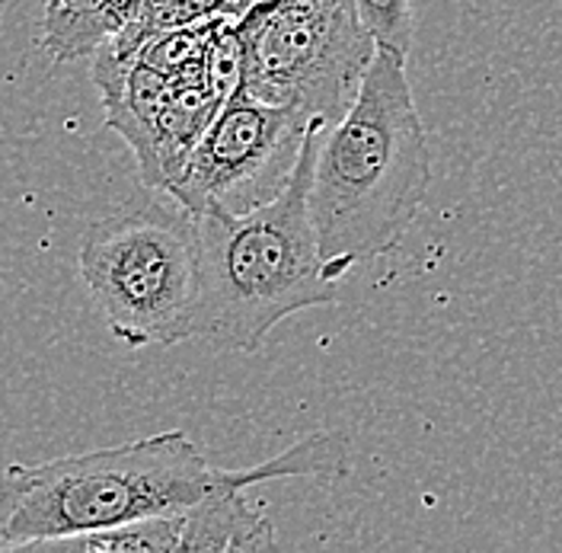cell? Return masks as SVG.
I'll use <instances>...</instances> for the list:
<instances>
[{
  "mask_svg": "<svg viewBox=\"0 0 562 553\" xmlns=\"http://www.w3.org/2000/svg\"><path fill=\"white\" fill-rule=\"evenodd\" d=\"M431 183V151L406 58L381 52L346 115L323 129L311 218L333 281L390 253L413 228Z\"/></svg>",
  "mask_w": 562,
  "mask_h": 553,
  "instance_id": "obj_1",
  "label": "cell"
},
{
  "mask_svg": "<svg viewBox=\"0 0 562 553\" xmlns=\"http://www.w3.org/2000/svg\"><path fill=\"white\" fill-rule=\"evenodd\" d=\"M314 119L288 183L244 214H199V305L192 340L217 352H259L284 317L336 301L311 218L323 129Z\"/></svg>",
  "mask_w": 562,
  "mask_h": 553,
  "instance_id": "obj_2",
  "label": "cell"
},
{
  "mask_svg": "<svg viewBox=\"0 0 562 553\" xmlns=\"http://www.w3.org/2000/svg\"><path fill=\"white\" fill-rule=\"evenodd\" d=\"M7 471L16 480V509L0 551L48 548L182 512L231 484V471L211 467L182 429Z\"/></svg>",
  "mask_w": 562,
  "mask_h": 553,
  "instance_id": "obj_3",
  "label": "cell"
},
{
  "mask_svg": "<svg viewBox=\"0 0 562 553\" xmlns=\"http://www.w3.org/2000/svg\"><path fill=\"white\" fill-rule=\"evenodd\" d=\"M77 266L105 327L128 349L192 340L199 224L173 196L125 202L90 221Z\"/></svg>",
  "mask_w": 562,
  "mask_h": 553,
  "instance_id": "obj_4",
  "label": "cell"
},
{
  "mask_svg": "<svg viewBox=\"0 0 562 553\" xmlns=\"http://www.w3.org/2000/svg\"><path fill=\"white\" fill-rule=\"evenodd\" d=\"M237 35L244 93L329 125L355 103L378 55L355 0H252L237 16Z\"/></svg>",
  "mask_w": 562,
  "mask_h": 553,
  "instance_id": "obj_5",
  "label": "cell"
},
{
  "mask_svg": "<svg viewBox=\"0 0 562 553\" xmlns=\"http://www.w3.org/2000/svg\"><path fill=\"white\" fill-rule=\"evenodd\" d=\"M314 119L237 90L167 186L189 214H244L279 196Z\"/></svg>",
  "mask_w": 562,
  "mask_h": 553,
  "instance_id": "obj_6",
  "label": "cell"
},
{
  "mask_svg": "<svg viewBox=\"0 0 562 553\" xmlns=\"http://www.w3.org/2000/svg\"><path fill=\"white\" fill-rule=\"evenodd\" d=\"M182 544L179 553L202 551H266L276 544L272 521L246 499L240 471H231V484L214 489L202 502L179 512Z\"/></svg>",
  "mask_w": 562,
  "mask_h": 553,
  "instance_id": "obj_7",
  "label": "cell"
},
{
  "mask_svg": "<svg viewBox=\"0 0 562 553\" xmlns=\"http://www.w3.org/2000/svg\"><path fill=\"white\" fill-rule=\"evenodd\" d=\"M144 0H42L38 45L55 65L93 58L109 38L138 20Z\"/></svg>",
  "mask_w": 562,
  "mask_h": 553,
  "instance_id": "obj_8",
  "label": "cell"
},
{
  "mask_svg": "<svg viewBox=\"0 0 562 553\" xmlns=\"http://www.w3.org/2000/svg\"><path fill=\"white\" fill-rule=\"evenodd\" d=\"M355 7L381 52L409 58L416 38V16L409 0H355Z\"/></svg>",
  "mask_w": 562,
  "mask_h": 553,
  "instance_id": "obj_9",
  "label": "cell"
},
{
  "mask_svg": "<svg viewBox=\"0 0 562 553\" xmlns=\"http://www.w3.org/2000/svg\"><path fill=\"white\" fill-rule=\"evenodd\" d=\"M13 509H16V480L10 471H0V541L10 528Z\"/></svg>",
  "mask_w": 562,
  "mask_h": 553,
  "instance_id": "obj_10",
  "label": "cell"
},
{
  "mask_svg": "<svg viewBox=\"0 0 562 553\" xmlns=\"http://www.w3.org/2000/svg\"><path fill=\"white\" fill-rule=\"evenodd\" d=\"M10 7V0H0V16H3V10Z\"/></svg>",
  "mask_w": 562,
  "mask_h": 553,
  "instance_id": "obj_11",
  "label": "cell"
}]
</instances>
